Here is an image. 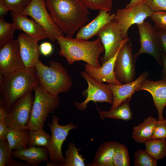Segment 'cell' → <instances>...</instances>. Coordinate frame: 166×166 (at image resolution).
<instances>
[{
	"mask_svg": "<svg viewBox=\"0 0 166 166\" xmlns=\"http://www.w3.org/2000/svg\"><path fill=\"white\" fill-rule=\"evenodd\" d=\"M53 21L67 36H72L89 20V12L80 0H45Z\"/></svg>",
	"mask_w": 166,
	"mask_h": 166,
	"instance_id": "1",
	"label": "cell"
},
{
	"mask_svg": "<svg viewBox=\"0 0 166 166\" xmlns=\"http://www.w3.org/2000/svg\"><path fill=\"white\" fill-rule=\"evenodd\" d=\"M56 38L60 47L59 53L66 58L69 65L76 61H82L96 68L101 66L99 56L105 49L99 37L92 41L69 36H57Z\"/></svg>",
	"mask_w": 166,
	"mask_h": 166,
	"instance_id": "2",
	"label": "cell"
},
{
	"mask_svg": "<svg viewBox=\"0 0 166 166\" xmlns=\"http://www.w3.org/2000/svg\"><path fill=\"white\" fill-rule=\"evenodd\" d=\"M39 85L35 68H25L0 75V105L8 111L17 99Z\"/></svg>",
	"mask_w": 166,
	"mask_h": 166,
	"instance_id": "3",
	"label": "cell"
},
{
	"mask_svg": "<svg viewBox=\"0 0 166 166\" xmlns=\"http://www.w3.org/2000/svg\"><path fill=\"white\" fill-rule=\"evenodd\" d=\"M49 65H46L39 60L35 67L39 85L53 96L69 91L73 82L68 71L57 62L50 61Z\"/></svg>",
	"mask_w": 166,
	"mask_h": 166,
	"instance_id": "4",
	"label": "cell"
},
{
	"mask_svg": "<svg viewBox=\"0 0 166 166\" xmlns=\"http://www.w3.org/2000/svg\"><path fill=\"white\" fill-rule=\"evenodd\" d=\"M34 91V98L30 117L26 125L29 130L43 128L48 115L58 108L60 102L58 95L48 93L40 85Z\"/></svg>",
	"mask_w": 166,
	"mask_h": 166,
	"instance_id": "5",
	"label": "cell"
},
{
	"mask_svg": "<svg viewBox=\"0 0 166 166\" xmlns=\"http://www.w3.org/2000/svg\"><path fill=\"white\" fill-rule=\"evenodd\" d=\"M59 119L56 115H53L52 120L48 124L51 132V139L46 148L49 153V159L55 166H63L65 159L63 156L62 148L69 132L73 129H77L78 125H75L72 122L67 124L61 125L59 124Z\"/></svg>",
	"mask_w": 166,
	"mask_h": 166,
	"instance_id": "6",
	"label": "cell"
},
{
	"mask_svg": "<svg viewBox=\"0 0 166 166\" xmlns=\"http://www.w3.org/2000/svg\"><path fill=\"white\" fill-rule=\"evenodd\" d=\"M34 98L31 91L13 103L4 121L9 127L19 130L27 129L26 125L30 119Z\"/></svg>",
	"mask_w": 166,
	"mask_h": 166,
	"instance_id": "7",
	"label": "cell"
},
{
	"mask_svg": "<svg viewBox=\"0 0 166 166\" xmlns=\"http://www.w3.org/2000/svg\"><path fill=\"white\" fill-rule=\"evenodd\" d=\"M152 13L144 1L130 7L118 9L114 19L120 27L124 38L126 39L129 38L128 30L132 25L142 23L147 18L150 17Z\"/></svg>",
	"mask_w": 166,
	"mask_h": 166,
	"instance_id": "8",
	"label": "cell"
},
{
	"mask_svg": "<svg viewBox=\"0 0 166 166\" xmlns=\"http://www.w3.org/2000/svg\"><path fill=\"white\" fill-rule=\"evenodd\" d=\"M81 76L87 81V88L83 92V95L86 97L81 102L74 101L77 109L79 111H83L87 107L88 104L91 101L106 102L112 105L113 96L112 91L108 88L106 84L99 82L89 75L85 71H82Z\"/></svg>",
	"mask_w": 166,
	"mask_h": 166,
	"instance_id": "9",
	"label": "cell"
},
{
	"mask_svg": "<svg viewBox=\"0 0 166 166\" xmlns=\"http://www.w3.org/2000/svg\"><path fill=\"white\" fill-rule=\"evenodd\" d=\"M22 14L31 17L45 30L47 38L54 41L57 36H65L61 30L54 23L46 7L45 0H32Z\"/></svg>",
	"mask_w": 166,
	"mask_h": 166,
	"instance_id": "10",
	"label": "cell"
},
{
	"mask_svg": "<svg viewBox=\"0 0 166 166\" xmlns=\"http://www.w3.org/2000/svg\"><path fill=\"white\" fill-rule=\"evenodd\" d=\"M137 26L140 47L138 51L133 54L134 57L136 59L141 54H147L152 56L158 64L162 66L163 53L156 29L148 21H144Z\"/></svg>",
	"mask_w": 166,
	"mask_h": 166,
	"instance_id": "11",
	"label": "cell"
},
{
	"mask_svg": "<svg viewBox=\"0 0 166 166\" xmlns=\"http://www.w3.org/2000/svg\"><path fill=\"white\" fill-rule=\"evenodd\" d=\"M96 36L100 38L104 47L105 54L100 59L101 64L113 56L123 43L129 41V38H124L120 27L114 19L103 27Z\"/></svg>",
	"mask_w": 166,
	"mask_h": 166,
	"instance_id": "12",
	"label": "cell"
},
{
	"mask_svg": "<svg viewBox=\"0 0 166 166\" xmlns=\"http://www.w3.org/2000/svg\"><path fill=\"white\" fill-rule=\"evenodd\" d=\"M128 42L125 43L121 48L114 65L115 77L122 84L133 81L136 76V59L132 54L131 45Z\"/></svg>",
	"mask_w": 166,
	"mask_h": 166,
	"instance_id": "13",
	"label": "cell"
},
{
	"mask_svg": "<svg viewBox=\"0 0 166 166\" xmlns=\"http://www.w3.org/2000/svg\"><path fill=\"white\" fill-rule=\"evenodd\" d=\"M0 74L6 77L25 67L20 55L17 40L0 48Z\"/></svg>",
	"mask_w": 166,
	"mask_h": 166,
	"instance_id": "14",
	"label": "cell"
},
{
	"mask_svg": "<svg viewBox=\"0 0 166 166\" xmlns=\"http://www.w3.org/2000/svg\"><path fill=\"white\" fill-rule=\"evenodd\" d=\"M17 40L20 55L25 67L35 68L41 54L38 41L24 33H20Z\"/></svg>",
	"mask_w": 166,
	"mask_h": 166,
	"instance_id": "15",
	"label": "cell"
},
{
	"mask_svg": "<svg viewBox=\"0 0 166 166\" xmlns=\"http://www.w3.org/2000/svg\"><path fill=\"white\" fill-rule=\"evenodd\" d=\"M149 74L148 71H145L136 79L129 83L123 84H106V86L112 91L113 96V103L110 110L117 109L125 100L131 99L141 83L147 78Z\"/></svg>",
	"mask_w": 166,
	"mask_h": 166,
	"instance_id": "16",
	"label": "cell"
},
{
	"mask_svg": "<svg viewBox=\"0 0 166 166\" xmlns=\"http://www.w3.org/2000/svg\"><path fill=\"white\" fill-rule=\"evenodd\" d=\"M146 91L152 95L157 111L158 119L164 118L163 110L166 106V80L152 81L146 78L140 84L136 91Z\"/></svg>",
	"mask_w": 166,
	"mask_h": 166,
	"instance_id": "17",
	"label": "cell"
},
{
	"mask_svg": "<svg viewBox=\"0 0 166 166\" xmlns=\"http://www.w3.org/2000/svg\"><path fill=\"white\" fill-rule=\"evenodd\" d=\"M128 42H124L121 45L115 54L106 61L102 64L99 68H96L86 64L85 65V71L90 77L100 82H107L108 83L122 84L116 78L114 73L115 62L118 53L122 46Z\"/></svg>",
	"mask_w": 166,
	"mask_h": 166,
	"instance_id": "18",
	"label": "cell"
},
{
	"mask_svg": "<svg viewBox=\"0 0 166 166\" xmlns=\"http://www.w3.org/2000/svg\"><path fill=\"white\" fill-rule=\"evenodd\" d=\"M13 23L17 29L21 30L30 37L39 41L47 38L45 29L32 19L22 14L15 13L11 11Z\"/></svg>",
	"mask_w": 166,
	"mask_h": 166,
	"instance_id": "19",
	"label": "cell"
},
{
	"mask_svg": "<svg viewBox=\"0 0 166 166\" xmlns=\"http://www.w3.org/2000/svg\"><path fill=\"white\" fill-rule=\"evenodd\" d=\"M115 14L100 10L98 15L87 25L80 28L75 38L87 40L94 36L105 25L114 19Z\"/></svg>",
	"mask_w": 166,
	"mask_h": 166,
	"instance_id": "20",
	"label": "cell"
},
{
	"mask_svg": "<svg viewBox=\"0 0 166 166\" xmlns=\"http://www.w3.org/2000/svg\"><path fill=\"white\" fill-rule=\"evenodd\" d=\"M25 149L13 150L14 158L24 160L31 166H36L44 162L48 161L49 153L44 147L31 146Z\"/></svg>",
	"mask_w": 166,
	"mask_h": 166,
	"instance_id": "21",
	"label": "cell"
},
{
	"mask_svg": "<svg viewBox=\"0 0 166 166\" xmlns=\"http://www.w3.org/2000/svg\"><path fill=\"white\" fill-rule=\"evenodd\" d=\"M119 143L109 141L101 144L98 148L92 162L88 166H113V158Z\"/></svg>",
	"mask_w": 166,
	"mask_h": 166,
	"instance_id": "22",
	"label": "cell"
},
{
	"mask_svg": "<svg viewBox=\"0 0 166 166\" xmlns=\"http://www.w3.org/2000/svg\"><path fill=\"white\" fill-rule=\"evenodd\" d=\"M157 119L149 116L132 129V137L138 143H144L152 138Z\"/></svg>",
	"mask_w": 166,
	"mask_h": 166,
	"instance_id": "23",
	"label": "cell"
},
{
	"mask_svg": "<svg viewBox=\"0 0 166 166\" xmlns=\"http://www.w3.org/2000/svg\"><path fill=\"white\" fill-rule=\"evenodd\" d=\"M29 130H18L9 127L7 140L10 150H17L27 148Z\"/></svg>",
	"mask_w": 166,
	"mask_h": 166,
	"instance_id": "24",
	"label": "cell"
},
{
	"mask_svg": "<svg viewBox=\"0 0 166 166\" xmlns=\"http://www.w3.org/2000/svg\"><path fill=\"white\" fill-rule=\"evenodd\" d=\"M130 99H128L123 102L117 109L113 110L101 111L97 106L101 119L112 118L128 121L131 120L132 115L129 105Z\"/></svg>",
	"mask_w": 166,
	"mask_h": 166,
	"instance_id": "25",
	"label": "cell"
},
{
	"mask_svg": "<svg viewBox=\"0 0 166 166\" xmlns=\"http://www.w3.org/2000/svg\"><path fill=\"white\" fill-rule=\"evenodd\" d=\"M145 150L157 160L166 157L165 139H151L145 143Z\"/></svg>",
	"mask_w": 166,
	"mask_h": 166,
	"instance_id": "26",
	"label": "cell"
},
{
	"mask_svg": "<svg viewBox=\"0 0 166 166\" xmlns=\"http://www.w3.org/2000/svg\"><path fill=\"white\" fill-rule=\"evenodd\" d=\"M81 149L77 148L73 141L69 142L68 148L65 151L63 166H85V159L79 153Z\"/></svg>",
	"mask_w": 166,
	"mask_h": 166,
	"instance_id": "27",
	"label": "cell"
},
{
	"mask_svg": "<svg viewBox=\"0 0 166 166\" xmlns=\"http://www.w3.org/2000/svg\"><path fill=\"white\" fill-rule=\"evenodd\" d=\"M10 150L7 140H0V166H30L14 159Z\"/></svg>",
	"mask_w": 166,
	"mask_h": 166,
	"instance_id": "28",
	"label": "cell"
},
{
	"mask_svg": "<svg viewBox=\"0 0 166 166\" xmlns=\"http://www.w3.org/2000/svg\"><path fill=\"white\" fill-rule=\"evenodd\" d=\"M51 137V135L45 132L43 128L34 131L29 130L27 146L46 148L50 141Z\"/></svg>",
	"mask_w": 166,
	"mask_h": 166,
	"instance_id": "29",
	"label": "cell"
},
{
	"mask_svg": "<svg viewBox=\"0 0 166 166\" xmlns=\"http://www.w3.org/2000/svg\"><path fill=\"white\" fill-rule=\"evenodd\" d=\"M14 24L6 22L3 18H0V48L12 41L15 30Z\"/></svg>",
	"mask_w": 166,
	"mask_h": 166,
	"instance_id": "30",
	"label": "cell"
},
{
	"mask_svg": "<svg viewBox=\"0 0 166 166\" xmlns=\"http://www.w3.org/2000/svg\"><path fill=\"white\" fill-rule=\"evenodd\" d=\"M113 166H129L128 151L127 148L121 143L115 149L113 158Z\"/></svg>",
	"mask_w": 166,
	"mask_h": 166,
	"instance_id": "31",
	"label": "cell"
},
{
	"mask_svg": "<svg viewBox=\"0 0 166 166\" xmlns=\"http://www.w3.org/2000/svg\"><path fill=\"white\" fill-rule=\"evenodd\" d=\"M157 161L145 150L139 149L134 153V166H156Z\"/></svg>",
	"mask_w": 166,
	"mask_h": 166,
	"instance_id": "32",
	"label": "cell"
},
{
	"mask_svg": "<svg viewBox=\"0 0 166 166\" xmlns=\"http://www.w3.org/2000/svg\"><path fill=\"white\" fill-rule=\"evenodd\" d=\"M87 9L92 10H104L108 12L112 9V0H80Z\"/></svg>",
	"mask_w": 166,
	"mask_h": 166,
	"instance_id": "33",
	"label": "cell"
},
{
	"mask_svg": "<svg viewBox=\"0 0 166 166\" xmlns=\"http://www.w3.org/2000/svg\"><path fill=\"white\" fill-rule=\"evenodd\" d=\"M10 10L22 14L32 0H3Z\"/></svg>",
	"mask_w": 166,
	"mask_h": 166,
	"instance_id": "34",
	"label": "cell"
},
{
	"mask_svg": "<svg viewBox=\"0 0 166 166\" xmlns=\"http://www.w3.org/2000/svg\"><path fill=\"white\" fill-rule=\"evenodd\" d=\"M150 18L154 23L156 29L166 30V11L152 12Z\"/></svg>",
	"mask_w": 166,
	"mask_h": 166,
	"instance_id": "35",
	"label": "cell"
},
{
	"mask_svg": "<svg viewBox=\"0 0 166 166\" xmlns=\"http://www.w3.org/2000/svg\"><path fill=\"white\" fill-rule=\"evenodd\" d=\"M166 138V119L164 118L157 121L151 139H165Z\"/></svg>",
	"mask_w": 166,
	"mask_h": 166,
	"instance_id": "36",
	"label": "cell"
},
{
	"mask_svg": "<svg viewBox=\"0 0 166 166\" xmlns=\"http://www.w3.org/2000/svg\"><path fill=\"white\" fill-rule=\"evenodd\" d=\"M144 2L152 12L166 11V0H145Z\"/></svg>",
	"mask_w": 166,
	"mask_h": 166,
	"instance_id": "37",
	"label": "cell"
},
{
	"mask_svg": "<svg viewBox=\"0 0 166 166\" xmlns=\"http://www.w3.org/2000/svg\"><path fill=\"white\" fill-rule=\"evenodd\" d=\"M156 30L162 53L166 54V30Z\"/></svg>",
	"mask_w": 166,
	"mask_h": 166,
	"instance_id": "38",
	"label": "cell"
},
{
	"mask_svg": "<svg viewBox=\"0 0 166 166\" xmlns=\"http://www.w3.org/2000/svg\"><path fill=\"white\" fill-rule=\"evenodd\" d=\"M39 48L41 54L44 56H48L50 55L53 50L52 45L49 42L42 43L40 45Z\"/></svg>",
	"mask_w": 166,
	"mask_h": 166,
	"instance_id": "39",
	"label": "cell"
},
{
	"mask_svg": "<svg viewBox=\"0 0 166 166\" xmlns=\"http://www.w3.org/2000/svg\"><path fill=\"white\" fill-rule=\"evenodd\" d=\"M8 126L4 122H0V140H7Z\"/></svg>",
	"mask_w": 166,
	"mask_h": 166,
	"instance_id": "40",
	"label": "cell"
},
{
	"mask_svg": "<svg viewBox=\"0 0 166 166\" xmlns=\"http://www.w3.org/2000/svg\"><path fill=\"white\" fill-rule=\"evenodd\" d=\"M10 10L8 9L3 0H0V17L3 18Z\"/></svg>",
	"mask_w": 166,
	"mask_h": 166,
	"instance_id": "41",
	"label": "cell"
},
{
	"mask_svg": "<svg viewBox=\"0 0 166 166\" xmlns=\"http://www.w3.org/2000/svg\"><path fill=\"white\" fill-rule=\"evenodd\" d=\"M162 60L163 68L161 72V77L162 79L166 80V54L163 53Z\"/></svg>",
	"mask_w": 166,
	"mask_h": 166,
	"instance_id": "42",
	"label": "cell"
},
{
	"mask_svg": "<svg viewBox=\"0 0 166 166\" xmlns=\"http://www.w3.org/2000/svg\"><path fill=\"white\" fill-rule=\"evenodd\" d=\"M8 112L5 108L0 105V122H4L7 117Z\"/></svg>",
	"mask_w": 166,
	"mask_h": 166,
	"instance_id": "43",
	"label": "cell"
},
{
	"mask_svg": "<svg viewBox=\"0 0 166 166\" xmlns=\"http://www.w3.org/2000/svg\"><path fill=\"white\" fill-rule=\"evenodd\" d=\"M144 1L145 0H130L129 2L126 5L125 7H129L132 6Z\"/></svg>",
	"mask_w": 166,
	"mask_h": 166,
	"instance_id": "44",
	"label": "cell"
},
{
	"mask_svg": "<svg viewBox=\"0 0 166 166\" xmlns=\"http://www.w3.org/2000/svg\"><path fill=\"white\" fill-rule=\"evenodd\" d=\"M46 166H55V165L54 163L53 162L50 161L49 162L48 161L46 162Z\"/></svg>",
	"mask_w": 166,
	"mask_h": 166,
	"instance_id": "45",
	"label": "cell"
}]
</instances>
